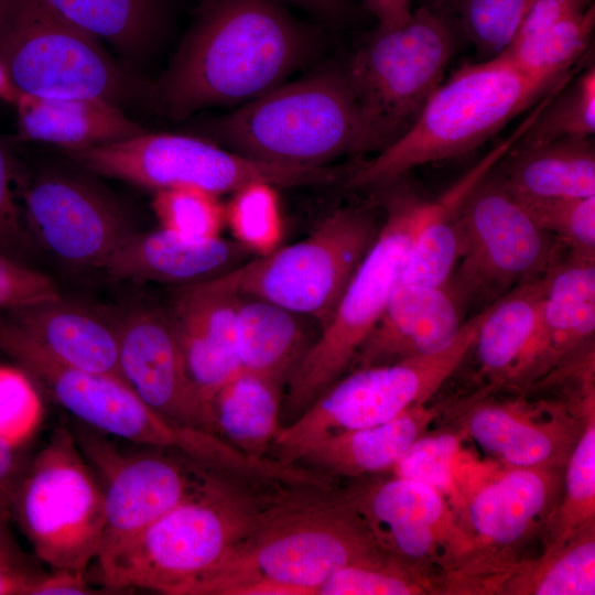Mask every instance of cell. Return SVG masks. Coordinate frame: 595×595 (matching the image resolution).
<instances>
[{"label":"cell","instance_id":"6da1fadb","mask_svg":"<svg viewBox=\"0 0 595 595\" xmlns=\"http://www.w3.org/2000/svg\"><path fill=\"white\" fill-rule=\"evenodd\" d=\"M313 30L278 0H201L149 106L172 120L245 104L283 84L317 51Z\"/></svg>","mask_w":595,"mask_h":595},{"label":"cell","instance_id":"7a4b0ae2","mask_svg":"<svg viewBox=\"0 0 595 595\" xmlns=\"http://www.w3.org/2000/svg\"><path fill=\"white\" fill-rule=\"evenodd\" d=\"M193 131L250 159L313 166L379 152L393 141L358 100L344 66L283 83L234 111L201 120Z\"/></svg>","mask_w":595,"mask_h":595},{"label":"cell","instance_id":"3957f363","mask_svg":"<svg viewBox=\"0 0 595 595\" xmlns=\"http://www.w3.org/2000/svg\"><path fill=\"white\" fill-rule=\"evenodd\" d=\"M571 78L572 71L529 75L501 54L465 64L433 90L409 128L350 172L347 186L387 187L418 166L468 153Z\"/></svg>","mask_w":595,"mask_h":595},{"label":"cell","instance_id":"277c9868","mask_svg":"<svg viewBox=\"0 0 595 595\" xmlns=\"http://www.w3.org/2000/svg\"><path fill=\"white\" fill-rule=\"evenodd\" d=\"M268 510L206 470L204 483L193 495L96 559L99 580L115 591L138 587L169 595H201Z\"/></svg>","mask_w":595,"mask_h":595},{"label":"cell","instance_id":"5b68a950","mask_svg":"<svg viewBox=\"0 0 595 595\" xmlns=\"http://www.w3.org/2000/svg\"><path fill=\"white\" fill-rule=\"evenodd\" d=\"M382 552L338 487L268 510L201 595H226L235 586L262 580L317 595L321 584L337 570Z\"/></svg>","mask_w":595,"mask_h":595},{"label":"cell","instance_id":"8992f818","mask_svg":"<svg viewBox=\"0 0 595 595\" xmlns=\"http://www.w3.org/2000/svg\"><path fill=\"white\" fill-rule=\"evenodd\" d=\"M0 64L18 94L97 98L122 109L150 102L152 82L46 0H0Z\"/></svg>","mask_w":595,"mask_h":595},{"label":"cell","instance_id":"52a82bcc","mask_svg":"<svg viewBox=\"0 0 595 595\" xmlns=\"http://www.w3.org/2000/svg\"><path fill=\"white\" fill-rule=\"evenodd\" d=\"M435 208L436 199L410 193L390 197L375 241L285 385L282 422L299 416L350 367L386 310L418 231Z\"/></svg>","mask_w":595,"mask_h":595},{"label":"cell","instance_id":"ba28073f","mask_svg":"<svg viewBox=\"0 0 595 595\" xmlns=\"http://www.w3.org/2000/svg\"><path fill=\"white\" fill-rule=\"evenodd\" d=\"M488 307L464 323L456 340L443 351L356 368L340 377L280 429L268 456L295 464L326 437L383 423L426 404L473 349Z\"/></svg>","mask_w":595,"mask_h":595},{"label":"cell","instance_id":"9c48e42d","mask_svg":"<svg viewBox=\"0 0 595 595\" xmlns=\"http://www.w3.org/2000/svg\"><path fill=\"white\" fill-rule=\"evenodd\" d=\"M61 152L95 175L154 192L194 186L219 196L255 182L283 188L326 185L337 177V171L326 165H292L250 159L190 133L147 130L122 141Z\"/></svg>","mask_w":595,"mask_h":595},{"label":"cell","instance_id":"30bf717a","mask_svg":"<svg viewBox=\"0 0 595 595\" xmlns=\"http://www.w3.org/2000/svg\"><path fill=\"white\" fill-rule=\"evenodd\" d=\"M10 517L53 570L85 572L105 531L102 485L72 430L61 425L28 463Z\"/></svg>","mask_w":595,"mask_h":595},{"label":"cell","instance_id":"8fae6325","mask_svg":"<svg viewBox=\"0 0 595 595\" xmlns=\"http://www.w3.org/2000/svg\"><path fill=\"white\" fill-rule=\"evenodd\" d=\"M379 229L367 210L343 207L303 240L246 261L231 277L242 296L272 302L322 327Z\"/></svg>","mask_w":595,"mask_h":595},{"label":"cell","instance_id":"7c38bea8","mask_svg":"<svg viewBox=\"0 0 595 595\" xmlns=\"http://www.w3.org/2000/svg\"><path fill=\"white\" fill-rule=\"evenodd\" d=\"M493 170L457 209L462 253L448 286L458 301L493 303L544 275L559 255L554 237L534 223Z\"/></svg>","mask_w":595,"mask_h":595},{"label":"cell","instance_id":"4fadbf2b","mask_svg":"<svg viewBox=\"0 0 595 595\" xmlns=\"http://www.w3.org/2000/svg\"><path fill=\"white\" fill-rule=\"evenodd\" d=\"M455 47L450 23L421 7L400 25L378 26L344 67L365 110L394 140L441 84Z\"/></svg>","mask_w":595,"mask_h":595},{"label":"cell","instance_id":"5bb4252c","mask_svg":"<svg viewBox=\"0 0 595 595\" xmlns=\"http://www.w3.org/2000/svg\"><path fill=\"white\" fill-rule=\"evenodd\" d=\"M340 493L383 552L443 585L472 551L470 539L446 497L426 484L371 475L351 479Z\"/></svg>","mask_w":595,"mask_h":595},{"label":"cell","instance_id":"9a60e30c","mask_svg":"<svg viewBox=\"0 0 595 595\" xmlns=\"http://www.w3.org/2000/svg\"><path fill=\"white\" fill-rule=\"evenodd\" d=\"M73 165L45 167L24 184L23 217L31 236L55 259L98 268L139 231L118 197L94 173Z\"/></svg>","mask_w":595,"mask_h":595},{"label":"cell","instance_id":"2e32d148","mask_svg":"<svg viewBox=\"0 0 595 595\" xmlns=\"http://www.w3.org/2000/svg\"><path fill=\"white\" fill-rule=\"evenodd\" d=\"M72 432L104 488L106 522L97 558L181 504L206 478V470L178 450L148 446L127 453L80 422Z\"/></svg>","mask_w":595,"mask_h":595},{"label":"cell","instance_id":"e0dca14e","mask_svg":"<svg viewBox=\"0 0 595 595\" xmlns=\"http://www.w3.org/2000/svg\"><path fill=\"white\" fill-rule=\"evenodd\" d=\"M0 350L88 428L143 446L182 451L187 444L192 428L158 414L121 379L58 361L12 321H0Z\"/></svg>","mask_w":595,"mask_h":595},{"label":"cell","instance_id":"ac0fdd59","mask_svg":"<svg viewBox=\"0 0 595 595\" xmlns=\"http://www.w3.org/2000/svg\"><path fill=\"white\" fill-rule=\"evenodd\" d=\"M561 485L559 468H507L479 487L461 520L472 551L450 575L451 591L477 594L487 580L518 561L520 548L544 528Z\"/></svg>","mask_w":595,"mask_h":595},{"label":"cell","instance_id":"d6986e66","mask_svg":"<svg viewBox=\"0 0 595 595\" xmlns=\"http://www.w3.org/2000/svg\"><path fill=\"white\" fill-rule=\"evenodd\" d=\"M117 328L120 369L137 396L167 421L210 433L208 409L188 376L166 311L133 307Z\"/></svg>","mask_w":595,"mask_h":595},{"label":"cell","instance_id":"ffe728a7","mask_svg":"<svg viewBox=\"0 0 595 595\" xmlns=\"http://www.w3.org/2000/svg\"><path fill=\"white\" fill-rule=\"evenodd\" d=\"M241 298L229 272L180 286L166 311L188 376L208 413L215 393L240 369L236 323Z\"/></svg>","mask_w":595,"mask_h":595},{"label":"cell","instance_id":"44dd1931","mask_svg":"<svg viewBox=\"0 0 595 595\" xmlns=\"http://www.w3.org/2000/svg\"><path fill=\"white\" fill-rule=\"evenodd\" d=\"M543 410L517 401L473 399L458 419L466 436L507 468H560L565 466L581 425L560 411Z\"/></svg>","mask_w":595,"mask_h":595},{"label":"cell","instance_id":"7402d4cb","mask_svg":"<svg viewBox=\"0 0 595 595\" xmlns=\"http://www.w3.org/2000/svg\"><path fill=\"white\" fill-rule=\"evenodd\" d=\"M463 325L459 301L448 285L397 282L383 314L353 364L364 368L437 354L456 340Z\"/></svg>","mask_w":595,"mask_h":595},{"label":"cell","instance_id":"603a6c76","mask_svg":"<svg viewBox=\"0 0 595 595\" xmlns=\"http://www.w3.org/2000/svg\"><path fill=\"white\" fill-rule=\"evenodd\" d=\"M251 253L238 240L193 239L160 228L136 234L98 268L117 280L186 286L234 271Z\"/></svg>","mask_w":595,"mask_h":595},{"label":"cell","instance_id":"cb8c5ba5","mask_svg":"<svg viewBox=\"0 0 595 595\" xmlns=\"http://www.w3.org/2000/svg\"><path fill=\"white\" fill-rule=\"evenodd\" d=\"M539 332L517 385L564 364L591 342L595 329V258L559 255L545 273Z\"/></svg>","mask_w":595,"mask_h":595},{"label":"cell","instance_id":"d4e9b609","mask_svg":"<svg viewBox=\"0 0 595 595\" xmlns=\"http://www.w3.org/2000/svg\"><path fill=\"white\" fill-rule=\"evenodd\" d=\"M445 409L444 402L424 404L387 422L326 437L311 446L295 464L334 482L391 470Z\"/></svg>","mask_w":595,"mask_h":595},{"label":"cell","instance_id":"484cf974","mask_svg":"<svg viewBox=\"0 0 595 595\" xmlns=\"http://www.w3.org/2000/svg\"><path fill=\"white\" fill-rule=\"evenodd\" d=\"M10 312L11 321L58 361L126 381L117 323L62 298Z\"/></svg>","mask_w":595,"mask_h":595},{"label":"cell","instance_id":"4316f807","mask_svg":"<svg viewBox=\"0 0 595 595\" xmlns=\"http://www.w3.org/2000/svg\"><path fill=\"white\" fill-rule=\"evenodd\" d=\"M18 138L62 150H80L130 139L147 131L125 110L97 98H51L18 94Z\"/></svg>","mask_w":595,"mask_h":595},{"label":"cell","instance_id":"83f0119b","mask_svg":"<svg viewBox=\"0 0 595 595\" xmlns=\"http://www.w3.org/2000/svg\"><path fill=\"white\" fill-rule=\"evenodd\" d=\"M545 291L544 274L489 305L473 347L482 372L494 382L517 383L539 332Z\"/></svg>","mask_w":595,"mask_h":595},{"label":"cell","instance_id":"f1b7e54d","mask_svg":"<svg viewBox=\"0 0 595 595\" xmlns=\"http://www.w3.org/2000/svg\"><path fill=\"white\" fill-rule=\"evenodd\" d=\"M497 173L513 196H595V150L591 138L566 137L516 148Z\"/></svg>","mask_w":595,"mask_h":595},{"label":"cell","instance_id":"f546056e","mask_svg":"<svg viewBox=\"0 0 595 595\" xmlns=\"http://www.w3.org/2000/svg\"><path fill=\"white\" fill-rule=\"evenodd\" d=\"M303 317L272 302L242 296L236 323L240 369L283 389L313 342Z\"/></svg>","mask_w":595,"mask_h":595},{"label":"cell","instance_id":"4dcf8cb0","mask_svg":"<svg viewBox=\"0 0 595 595\" xmlns=\"http://www.w3.org/2000/svg\"><path fill=\"white\" fill-rule=\"evenodd\" d=\"M282 388L239 369L215 393L210 432L255 456H267L281 425Z\"/></svg>","mask_w":595,"mask_h":595},{"label":"cell","instance_id":"1f68e13d","mask_svg":"<svg viewBox=\"0 0 595 595\" xmlns=\"http://www.w3.org/2000/svg\"><path fill=\"white\" fill-rule=\"evenodd\" d=\"M484 594L594 595L595 522L564 544L545 547L534 559H519L487 581Z\"/></svg>","mask_w":595,"mask_h":595},{"label":"cell","instance_id":"d6a6232c","mask_svg":"<svg viewBox=\"0 0 595 595\" xmlns=\"http://www.w3.org/2000/svg\"><path fill=\"white\" fill-rule=\"evenodd\" d=\"M71 22L137 62L151 54L166 31L170 0H46Z\"/></svg>","mask_w":595,"mask_h":595},{"label":"cell","instance_id":"836d02e7","mask_svg":"<svg viewBox=\"0 0 595 595\" xmlns=\"http://www.w3.org/2000/svg\"><path fill=\"white\" fill-rule=\"evenodd\" d=\"M487 172V164L478 162L436 199L434 213L413 240L398 283L431 288L448 285L462 253L458 206Z\"/></svg>","mask_w":595,"mask_h":595},{"label":"cell","instance_id":"e575fe53","mask_svg":"<svg viewBox=\"0 0 595 595\" xmlns=\"http://www.w3.org/2000/svg\"><path fill=\"white\" fill-rule=\"evenodd\" d=\"M580 435L565 463L564 496L544 526L545 547H559L595 522V396L578 408ZM544 547V548H545Z\"/></svg>","mask_w":595,"mask_h":595},{"label":"cell","instance_id":"d590c367","mask_svg":"<svg viewBox=\"0 0 595 595\" xmlns=\"http://www.w3.org/2000/svg\"><path fill=\"white\" fill-rule=\"evenodd\" d=\"M594 25V4H589L532 36L512 42L500 54L529 75L564 74L589 47Z\"/></svg>","mask_w":595,"mask_h":595},{"label":"cell","instance_id":"8d00e7d4","mask_svg":"<svg viewBox=\"0 0 595 595\" xmlns=\"http://www.w3.org/2000/svg\"><path fill=\"white\" fill-rule=\"evenodd\" d=\"M443 591L441 581L383 552L337 570L321 584L317 595H422Z\"/></svg>","mask_w":595,"mask_h":595},{"label":"cell","instance_id":"74e56055","mask_svg":"<svg viewBox=\"0 0 595 595\" xmlns=\"http://www.w3.org/2000/svg\"><path fill=\"white\" fill-rule=\"evenodd\" d=\"M595 131V67L558 90L513 147L528 148L566 137L591 138Z\"/></svg>","mask_w":595,"mask_h":595},{"label":"cell","instance_id":"f35d334b","mask_svg":"<svg viewBox=\"0 0 595 595\" xmlns=\"http://www.w3.org/2000/svg\"><path fill=\"white\" fill-rule=\"evenodd\" d=\"M513 197L539 227L555 236L571 253L595 258V196Z\"/></svg>","mask_w":595,"mask_h":595},{"label":"cell","instance_id":"ab89813d","mask_svg":"<svg viewBox=\"0 0 595 595\" xmlns=\"http://www.w3.org/2000/svg\"><path fill=\"white\" fill-rule=\"evenodd\" d=\"M151 205L161 228L187 238L218 237L226 223L218 195L194 186L156 191Z\"/></svg>","mask_w":595,"mask_h":595},{"label":"cell","instance_id":"60d3db41","mask_svg":"<svg viewBox=\"0 0 595 595\" xmlns=\"http://www.w3.org/2000/svg\"><path fill=\"white\" fill-rule=\"evenodd\" d=\"M225 209L236 240L260 255L274 249L281 234L275 186L264 182L247 184L232 193Z\"/></svg>","mask_w":595,"mask_h":595},{"label":"cell","instance_id":"b9f144b4","mask_svg":"<svg viewBox=\"0 0 595 595\" xmlns=\"http://www.w3.org/2000/svg\"><path fill=\"white\" fill-rule=\"evenodd\" d=\"M533 1L457 0L462 30L482 55L495 57L513 42Z\"/></svg>","mask_w":595,"mask_h":595},{"label":"cell","instance_id":"7bdbcfd3","mask_svg":"<svg viewBox=\"0 0 595 595\" xmlns=\"http://www.w3.org/2000/svg\"><path fill=\"white\" fill-rule=\"evenodd\" d=\"M466 434L458 424L420 436L391 469L393 475L426 484L445 497L452 490V465Z\"/></svg>","mask_w":595,"mask_h":595},{"label":"cell","instance_id":"ee69618b","mask_svg":"<svg viewBox=\"0 0 595 595\" xmlns=\"http://www.w3.org/2000/svg\"><path fill=\"white\" fill-rule=\"evenodd\" d=\"M41 416V399L28 375L0 365V436L20 445Z\"/></svg>","mask_w":595,"mask_h":595},{"label":"cell","instance_id":"f6af8a7d","mask_svg":"<svg viewBox=\"0 0 595 595\" xmlns=\"http://www.w3.org/2000/svg\"><path fill=\"white\" fill-rule=\"evenodd\" d=\"M61 298L52 279L0 250V310L14 311Z\"/></svg>","mask_w":595,"mask_h":595},{"label":"cell","instance_id":"bcb514c9","mask_svg":"<svg viewBox=\"0 0 595 595\" xmlns=\"http://www.w3.org/2000/svg\"><path fill=\"white\" fill-rule=\"evenodd\" d=\"M14 172L11 153L0 139V250L7 255L26 247L25 230L12 190Z\"/></svg>","mask_w":595,"mask_h":595},{"label":"cell","instance_id":"7dc6e473","mask_svg":"<svg viewBox=\"0 0 595 595\" xmlns=\"http://www.w3.org/2000/svg\"><path fill=\"white\" fill-rule=\"evenodd\" d=\"M28 463L20 445L0 436V516L6 519H11V504Z\"/></svg>","mask_w":595,"mask_h":595},{"label":"cell","instance_id":"c3c4849f","mask_svg":"<svg viewBox=\"0 0 595 595\" xmlns=\"http://www.w3.org/2000/svg\"><path fill=\"white\" fill-rule=\"evenodd\" d=\"M85 580V572L54 570L48 575H39L31 595H87L97 594Z\"/></svg>","mask_w":595,"mask_h":595},{"label":"cell","instance_id":"681fc988","mask_svg":"<svg viewBox=\"0 0 595 595\" xmlns=\"http://www.w3.org/2000/svg\"><path fill=\"white\" fill-rule=\"evenodd\" d=\"M379 21L380 28L404 23L411 15V0H364Z\"/></svg>","mask_w":595,"mask_h":595},{"label":"cell","instance_id":"f907efd6","mask_svg":"<svg viewBox=\"0 0 595 595\" xmlns=\"http://www.w3.org/2000/svg\"><path fill=\"white\" fill-rule=\"evenodd\" d=\"M37 576L28 569L0 566V595H31Z\"/></svg>","mask_w":595,"mask_h":595},{"label":"cell","instance_id":"816d5d0a","mask_svg":"<svg viewBox=\"0 0 595 595\" xmlns=\"http://www.w3.org/2000/svg\"><path fill=\"white\" fill-rule=\"evenodd\" d=\"M8 521L9 519L0 516V566L26 569L23 554L9 530Z\"/></svg>","mask_w":595,"mask_h":595},{"label":"cell","instance_id":"f5cc1de1","mask_svg":"<svg viewBox=\"0 0 595 595\" xmlns=\"http://www.w3.org/2000/svg\"><path fill=\"white\" fill-rule=\"evenodd\" d=\"M323 19L334 20L344 10L345 0H290Z\"/></svg>","mask_w":595,"mask_h":595},{"label":"cell","instance_id":"db71d44e","mask_svg":"<svg viewBox=\"0 0 595 595\" xmlns=\"http://www.w3.org/2000/svg\"><path fill=\"white\" fill-rule=\"evenodd\" d=\"M18 93L10 84L1 64H0V99L12 102L15 100Z\"/></svg>","mask_w":595,"mask_h":595}]
</instances>
